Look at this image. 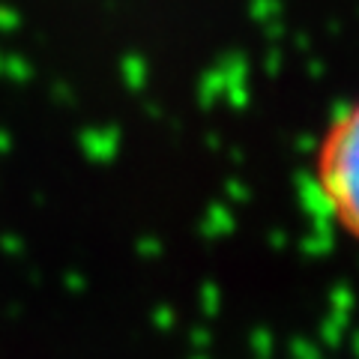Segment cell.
<instances>
[{"label": "cell", "mask_w": 359, "mask_h": 359, "mask_svg": "<svg viewBox=\"0 0 359 359\" xmlns=\"http://www.w3.org/2000/svg\"><path fill=\"white\" fill-rule=\"evenodd\" d=\"M311 177L327 219L347 240L359 243V96L341 105L323 126Z\"/></svg>", "instance_id": "1"}]
</instances>
